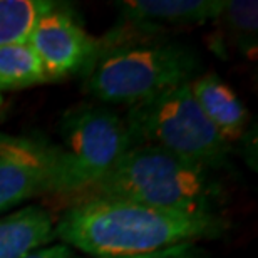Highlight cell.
<instances>
[{
  "label": "cell",
  "mask_w": 258,
  "mask_h": 258,
  "mask_svg": "<svg viewBox=\"0 0 258 258\" xmlns=\"http://www.w3.org/2000/svg\"><path fill=\"white\" fill-rule=\"evenodd\" d=\"M57 178L50 171L0 159V215L42 195H57Z\"/></svg>",
  "instance_id": "obj_10"
},
{
  "label": "cell",
  "mask_w": 258,
  "mask_h": 258,
  "mask_svg": "<svg viewBox=\"0 0 258 258\" xmlns=\"http://www.w3.org/2000/svg\"><path fill=\"white\" fill-rule=\"evenodd\" d=\"M55 220L35 205L0 216V258H22L55 240Z\"/></svg>",
  "instance_id": "obj_9"
},
{
  "label": "cell",
  "mask_w": 258,
  "mask_h": 258,
  "mask_svg": "<svg viewBox=\"0 0 258 258\" xmlns=\"http://www.w3.org/2000/svg\"><path fill=\"white\" fill-rule=\"evenodd\" d=\"M55 5L54 0H0V45L27 40L35 22Z\"/></svg>",
  "instance_id": "obj_13"
},
{
  "label": "cell",
  "mask_w": 258,
  "mask_h": 258,
  "mask_svg": "<svg viewBox=\"0 0 258 258\" xmlns=\"http://www.w3.org/2000/svg\"><path fill=\"white\" fill-rule=\"evenodd\" d=\"M124 122L134 144H148L208 171L230 166L228 144L200 109L188 82L126 107Z\"/></svg>",
  "instance_id": "obj_4"
},
{
  "label": "cell",
  "mask_w": 258,
  "mask_h": 258,
  "mask_svg": "<svg viewBox=\"0 0 258 258\" xmlns=\"http://www.w3.org/2000/svg\"><path fill=\"white\" fill-rule=\"evenodd\" d=\"M223 4L225 0H124L114 5L124 29L154 34L216 20Z\"/></svg>",
  "instance_id": "obj_7"
},
{
  "label": "cell",
  "mask_w": 258,
  "mask_h": 258,
  "mask_svg": "<svg viewBox=\"0 0 258 258\" xmlns=\"http://www.w3.org/2000/svg\"><path fill=\"white\" fill-rule=\"evenodd\" d=\"M2 104H4V96L0 94V107H2ZM0 159L50 171L57 178V184L60 189L62 159H60L59 146H55V144H49L24 136H14V134L0 131Z\"/></svg>",
  "instance_id": "obj_12"
},
{
  "label": "cell",
  "mask_w": 258,
  "mask_h": 258,
  "mask_svg": "<svg viewBox=\"0 0 258 258\" xmlns=\"http://www.w3.org/2000/svg\"><path fill=\"white\" fill-rule=\"evenodd\" d=\"M228 228L230 221L223 215L91 198L67 205L54 225V236L91 258H133L179 243L221 238Z\"/></svg>",
  "instance_id": "obj_1"
},
{
  "label": "cell",
  "mask_w": 258,
  "mask_h": 258,
  "mask_svg": "<svg viewBox=\"0 0 258 258\" xmlns=\"http://www.w3.org/2000/svg\"><path fill=\"white\" fill-rule=\"evenodd\" d=\"M60 198L66 201L101 179L133 146L124 117L101 104H79L64 112L59 124Z\"/></svg>",
  "instance_id": "obj_5"
},
{
  "label": "cell",
  "mask_w": 258,
  "mask_h": 258,
  "mask_svg": "<svg viewBox=\"0 0 258 258\" xmlns=\"http://www.w3.org/2000/svg\"><path fill=\"white\" fill-rule=\"evenodd\" d=\"M200 55L191 47L163 40L119 42L102 47L86 72L82 89L102 104L131 107L186 84L198 76Z\"/></svg>",
  "instance_id": "obj_3"
},
{
  "label": "cell",
  "mask_w": 258,
  "mask_h": 258,
  "mask_svg": "<svg viewBox=\"0 0 258 258\" xmlns=\"http://www.w3.org/2000/svg\"><path fill=\"white\" fill-rule=\"evenodd\" d=\"M44 82H49V79L27 40L0 45V94Z\"/></svg>",
  "instance_id": "obj_11"
},
{
  "label": "cell",
  "mask_w": 258,
  "mask_h": 258,
  "mask_svg": "<svg viewBox=\"0 0 258 258\" xmlns=\"http://www.w3.org/2000/svg\"><path fill=\"white\" fill-rule=\"evenodd\" d=\"M200 109L228 144L238 143L248 127L250 114L231 87L216 74L196 76L188 82Z\"/></svg>",
  "instance_id": "obj_8"
},
{
  "label": "cell",
  "mask_w": 258,
  "mask_h": 258,
  "mask_svg": "<svg viewBox=\"0 0 258 258\" xmlns=\"http://www.w3.org/2000/svg\"><path fill=\"white\" fill-rule=\"evenodd\" d=\"M236 49L255 57L258 45V4L255 0H225L220 17Z\"/></svg>",
  "instance_id": "obj_14"
},
{
  "label": "cell",
  "mask_w": 258,
  "mask_h": 258,
  "mask_svg": "<svg viewBox=\"0 0 258 258\" xmlns=\"http://www.w3.org/2000/svg\"><path fill=\"white\" fill-rule=\"evenodd\" d=\"M213 171L148 144H134L101 179L67 201L126 200L161 210L221 215L225 191Z\"/></svg>",
  "instance_id": "obj_2"
},
{
  "label": "cell",
  "mask_w": 258,
  "mask_h": 258,
  "mask_svg": "<svg viewBox=\"0 0 258 258\" xmlns=\"http://www.w3.org/2000/svg\"><path fill=\"white\" fill-rule=\"evenodd\" d=\"M133 258H206V253L201 250L200 243L189 241V243H179V245L169 246V248H163V250L153 251V253L139 255Z\"/></svg>",
  "instance_id": "obj_15"
},
{
  "label": "cell",
  "mask_w": 258,
  "mask_h": 258,
  "mask_svg": "<svg viewBox=\"0 0 258 258\" xmlns=\"http://www.w3.org/2000/svg\"><path fill=\"white\" fill-rule=\"evenodd\" d=\"M22 258H86L79 255V251L67 246L64 243H55V245H44L40 248L30 251Z\"/></svg>",
  "instance_id": "obj_16"
},
{
  "label": "cell",
  "mask_w": 258,
  "mask_h": 258,
  "mask_svg": "<svg viewBox=\"0 0 258 258\" xmlns=\"http://www.w3.org/2000/svg\"><path fill=\"white\" fill-rule=\"evenodd\" d=\"M27 44L42 64L49 81L66 79L89 71L102 45L76 20L66 4L57 2L30 30Z\"/></svg>",
  "instance_id": "obj_6"
}]
</instances>
